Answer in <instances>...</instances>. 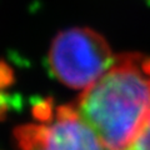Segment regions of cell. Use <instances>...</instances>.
Wrapping results in <instances>:
<instances>
[{
    "label": "cell",
    "mask_w": 150,
    "mask_h": 150,
    "mask_svg": "<svg viewBox=\"0 0 150 150\" xmlns=\"http://www.w3.org/2000/svg\"><path fill=\"white\" fill-rule=\"evenodd\" d=\"M74 106L108 150H129L150 120V56L116 55Z\"/></svg>",
    "instance_id": "cell-1"
},
{
    "label": "cell",
    "mask_w": 150,
    "mask_h": 150,
    "mask_svg": "<svg viewBox=\"0 0 150 150\" xmlns=\"http://www.w3.org/2000/svg\"><path fill=\"white\" fill-rule=\"evenodd\" d=\"M116 59L101 34L90 28H70L56 34L50 44L48 62L60 83L85 90L111 68Z\"/></svg>",
    "instance_id": "cell-2"
},
{
    "label": "cell",
    "mask_w": 150,
    "mask_h": 150,
    "mask_svg": "<svg viewBox=\"0 0 150 150\" xmlns=\"http://www.w3.org/2000/svg\"><path fill=\"white\" fill-rule=\"evenodd\" d=\"M38 123L14 131L18 150H108L74 105L53 109L43 103L35 109Z\"/></svg>",
    "instance_id": "cell-3"
},
{
    "label": "cell",
    "mask_w": 150,
    "mask_h": 150,
    "mask_svg": "<svg viewBox=\"0 0 150 150\" xmlns=\"http://www.w3.org/2000/svg\"><path fill=\"white\" fill-rule=\"evenodd\" d=\"M129 150H150V125H146Z\"/></svg>",
    "instance_id": "cell-4"
},
{
    "label": "cell",
    "mask_w": 150,
    "mask_h": 150,
    "mask_svg": "<svg viewBox=\"0 0 150 150\" xmlns=\"http://www.w3.org/2000/svg\"><path fill=\"white\" fill-rule=\"evenodd\" d=\"M8 83V70L3 68V65L0 64V86L5 85Z\"/></svg>",
    "instance_id": "cell-5"
},
{
    "label": "cell",
    "mask_w": 150,
    "mask_h": 150,
    "mask_svg": "<svg viewBox=\"0 0 150 150\" xmlns=\"http://www.w3.org/2000/svg\"><path fill=\"white\" fill-rule=\"evenodd\" d=\"M148 125H150V120H149V123H148Z\"/></svg>",
    "instance_id": "cell-6"
}]
</instances>
